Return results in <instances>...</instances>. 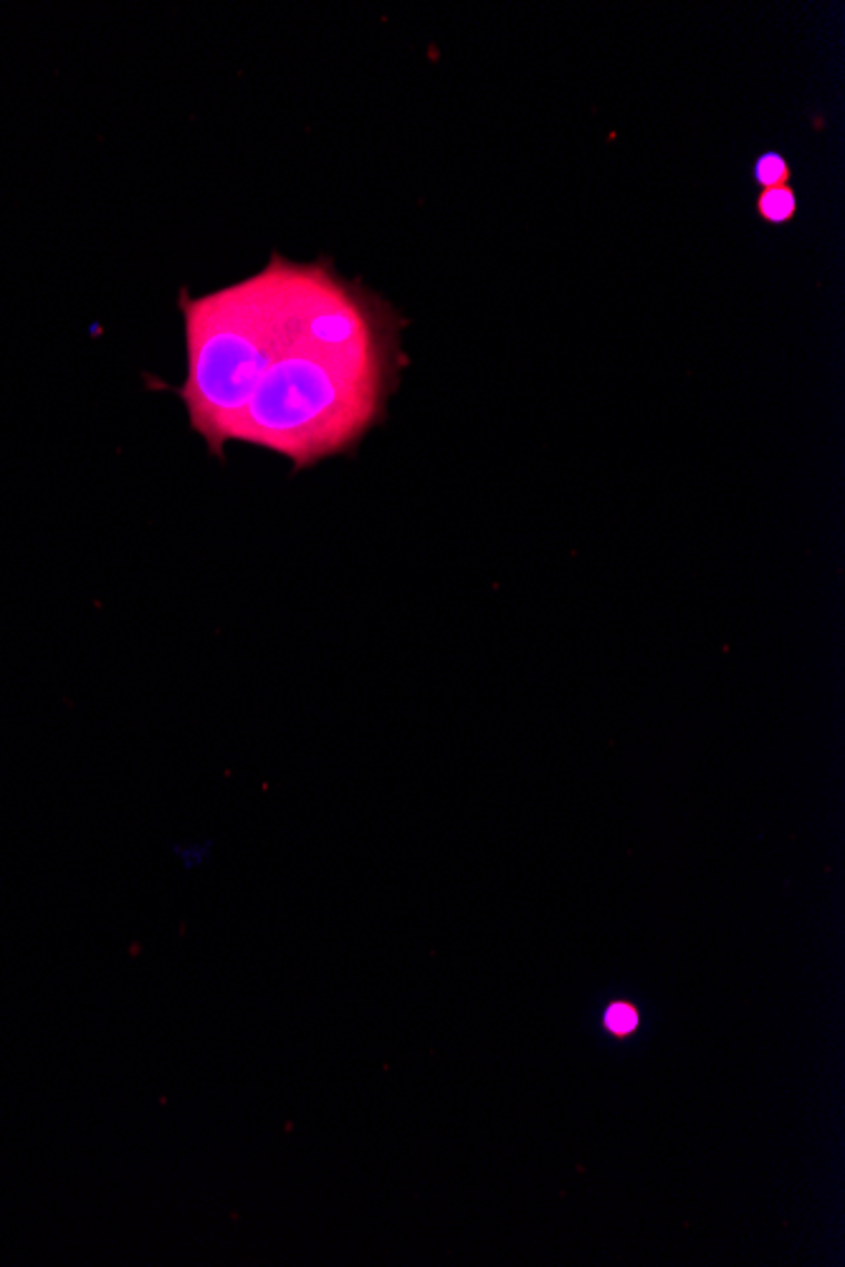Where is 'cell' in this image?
Masks as SVG:
<instances>
[{"label": "cell", "mask_w": 845, "mask_h": 1267, "mask_svg": "<svg viewBox=\"0 0 845 1267\" xmlns=\"http://www.w3.org/2000/svg\"><path fill=\"white\" fill-rule=\"evenodd\" d=\"M311 264L274 254L259 274L206 296L180 291L188 377L180 387L192 430L223 456L256 383L297 311Z\"/></svg>", "instance_id": "obj_2"}, {"label": "cell", "mask_w": 845, "mask_h": 1267, "mask_svg": "<svg viewBox=\"0 0 845 1267\" xmlns=\"http://www.w3.org/2000/svg\"><path fill=\"white\" fill-rule=\"evenodd\" d=\"M402 325L388 301L319 258L233 441L287 456L297 468L352 448L382 418L402 365Z\"/></svg>", "instance_id": "obj_1"}, {"label": "cell", "mask_w": 845, "mask_h": 1267, "mask_svg": "<svg viewBox=\"0 0 845 1267\" xmlns=\"http://www.w3.org/2000/svg\"><path fill=\"white\" fill-rule=\"evenodd\" d=\"M755 178L765 190L783 188V185H787L789 168L777 152H765L755 165Z\"/></svg>", "instance_id": "obj_4"}, {"label": "cell", "mask_w": 845, "mask_h": 1267, "mask_svg": "<svg viewBox=\"0 0 845 1267\" xmlns=\"http://www.w3.org/2000/svg\"><path fill=\"white\" fill-rule=\"evenodd\" d=\"M795 208H797V200H795V192H793V188H789V185H783V188L762 190L759 198H757V210H759V216L767 220V224H787V220L795 216Z\"/></svg>", "instance_id": "obj_3"}, {"label": "cell", "mask_w": 845, "mask_h": 1267, "mask_svg": "<svg viewBox=\"0 0 845 1267\" xmlns=\"http://www.w3.org/2000/svg\"><path fill=\"white\" fill-rule=\"evenodd\" d=\"M636 1020H638L636 1012H633L630 1007H626V1004H615L613 1010L608 1012V1028L613 1032H630L633 1028H636Z\"/></svg>", "instance_id": "obj_5"}]
</instances>
